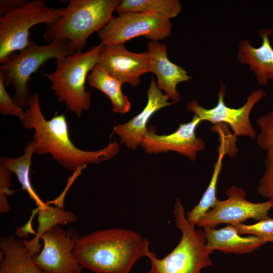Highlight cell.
Returning a JSON list of instances; mask_svg holds the SVG:
<instances>
[{
	"label": "cell",
	"mask_w": 273,
	"mask_h": 273,
	"mask_svg": "<svg viewBox=\"0 0 273 273\" xmlns=\"http://www.w3.org/2000/svg\"><path fill=\"white\" fill-rule=\"evenodd\" d=\"M21 121L25 128L34 130V154H50L54 160L70 171L81 170L88 164L108 160L120 150L117 141L97 151L76 147L70 138L65 115L56 114L50 120L46 119L40 108L38 93L30 94L28 107Z\"/></svg>",
	"instance_id": "obj_1"
},
{
	"label": "cell",
	"mask_w": 273,
	"mask_h": 273,
	"mask_svg": "<svg viewBox=\"0 0 273 273\" xmlns=\"http://www.w3.org/2000/svg\"><path fill=\"white\" fill-rule=\"evenodd\" d=\"M149 251L148 240L139 233L111 228L80 237L73 254L83 268L94 273H130Z\"/></svg>",
	"instance_id": "obj_2"
},
{
	"label": "cell",
	"mask_w": 273,
	"mask_h": 273,
	"mask_svg": "<svg viewBox=\"0 0 273 273\" xmlns=\"http://www.w3.org/2000/svg\"><path fill=\"white\" fill-rule=\"evenodd\" d=\"M121 0H71L60 19L48 25L44 38L48 42L67 40L73 52L82 51L88 37L104 28Z\"/></svg>",
	"instance_id": "obj_3"
},
{
	"label": "cell",
	"mask_w": 273,
	"mask_h": 273,
	"mask_svg": "<svg viewBox=\"0 0 273 273\" xmlns=\"http://www.w3.org/2000/svg\"><path fill=\"white\" fill-rule=\"evenodd\" d=\"M173 214L175 226L181 233L180 240L163 258L150 251L146 256L151 263L147 273H202L203 269L212 265L210 255L214 251L207 247L204 231L196 230L195 225L187 220L179 198L176 199Z\"/></svg>",
	"instance_id": "obj_4"
},
{
	"label": "cell",
	"mask_w": 273,
	"mask_h": 273,
	"mask_svg": "<svg viewBox=\"0 0 273 273\" xmlns=\"http://www.w3.org/2000/svg\"><path fill=\"white\" fill-rule=\"evenodd\" d=\"M104 45L90 47L57 59L55 70L44 76L51 82V89L60 103L79 118L90 106V93L85 88L88 73L98 64L99 53Z\"/></svg>",
	"instance_id": "obj_5"
},
{
	"label": "cell",
	"mask_w": 273,
	"mask_h": 273,
	"mask_svg": "<svg viewBox=\"0 0 273 273\" xmlns=\"http://www.w3.org/2000/svg\"><path fill=\"white\" fill-rule=\"evenodd\" d=\"M74 53L67 40H57L42 46L30 39L29 44L24 50L7 58L1 63L0 74L6 87L11 85L14 88L12 99L15 104L22 108L28 107L30 77L46 62Z\"/></svg>",
	"instance_id": "obj_6"
},
{
	"label": "cell",
	"mask_w": 273,
	"mask_h": 273,
	"mask_svg": "<svg viewBox=\"0 0 273 273\" xmlns=\"http://www.w3.org/2000/svg\"><path fill=\"white\" fill-rule=\"evenodd\" d=\"M46 0H33L0 16V63L30 43L29 30L35 25L58 21L64 8L48 7Z\"/></svg>",
	"instance_id": "obj_7"
},
{
	"label": "cell",
	"mask_w": 273,
	"mask_h": 273,
	"mask_svg": "<svg viewBox=\"0 0 273 273\" xmlns=\"http://www.w3.org/2000/svg\"><path fill=\"white\" fill-rule=\"evenodd\" d=\"M172 26L170 19L156 13L126 12L113 17L97 34L104 46L125 44L141 36L159 41L170 35Z\"/></svg>",
	"instance_id": "obj_8"
},
{
	"label": "cell",
	"mask_w": 273,
	"mask_h": 273,
	"mask_svg": "<svg viewBox=\"0 0 273 273\" xmlns=\"http://www.w3.org/2000/svg\"><path fill=\"white\" fill-rule=\"evenodd\" d=\"M226 88L225 85L221 83L217 94L218 101L214 107L205 108L194 100L187 104V110L194 113L202 121H207L215 125L224 123L230 125L235 137L248 136L256 139L257 135L251 123L250 115L254 106L265 96L266 92L262 89L253 90L247 96L244 105L233 108L227 106L224 102Z\"/></svg>",
	"instance_id": "obj_9"
},
{
	"label": "cell",
	"mask_w": 273,
	"mask_h": 273,
	"mask_svg": "<svg viewBox=\"0 0 273 273\" xmlns=\"http://www.w3.org/2000/svg\"><path fill=\"white\" fill-rule=\"evenodd\" d=\"M225 194L228 198L217 200L214 206L197 222L198 227L214 228L218 224L230 225L242 223L247 219L260 221L267 218L270 210L273 208V200L254 203L246 199L247 195L242 188L232 186Z\"/></svg>",
	"instance_id": "obj_10"
},
{
	"label": "cell",
	"mask_w": 273,
	"mask_h": 273,
	"mask_svg": "<svg viewBox=\"0 0 273 273\" xmlns=\"http://www.w3.org/2000/svg\"><path fill=\"white\" fill-rule=\"evenodd\" d=\"M79 238L74 229L56 225L42 235V249L32 259L45 273H82L83 267L73 254Z\"/></svg>",
	"instance_id": "obj_11"
},
{
	"label": "cell",
	"mask_w": 273,
	"mask_h": 273,
	"mask_svg": "<svg viewBox=\"0 0 273 273\" xmlns=\"http://www.w3.org/2000/svg\"><path fill=\"white\" fill-rule=\"evenodd\" d=\"M201 121L199 117L194 115L190 122L180 123L175 131L169 134H157L154 128L149 127L140 146L147 154L173 151L194 161L196 159L198 152L205 147L203 139L197 137L196 134V128Z\"/></svg>",
	"instance_id": "obj_12"
},
{
	"label": "cell",
	"mask_w": 273,
	"mask_h": 273,
	"mask_svg": "<svg viewBox=\"0 0 273 273\" xmlns=\"http://www.w3.org/2000/svg\"><path fill=\"white\" fill-rule=\"evenodd\" d=\"M98 64L122 84L128 83L133 87L140 84L142 75L151 71L148 52L133 53L127 50L124 44L103 46Z\"/></svg>",
	"instance_id": "obj_13"
},
{
	"label": "cell",
	"mask_w": 273,
	"mask_h": 273,
	"mask_svg": "<svg viewBox=\"0 0 273 273\" xmlns=\"http://www.w3.org/2000/svg\"><path fill=\"white\" fill-rule=\"evenodd\" d=\"M148 101L146 107L128 122L116 125L113 130L121 143L128 148L135 150L147 132V125L152 115L160 109L173 103L169 102V98L158 88L153 76L147 92Z\"/></svg>",
	"instance_id": "obj_14"
},
{
	"label": "cell",
	"mask_w": 273,
	"mask_h": 273,
	"mask_svg": "<svg viewBox=\"0 0 273 273\" xmlns=\"http://www.w3.org/2000/svg\"><path fill=\"white\" fill-rule=\"evenodd\" d=\"M147 51L150 57V72L157 76L158 88L164 91L173 104L178 103L181 99V95L177 90V85L180 82L189 81L192 77L181 67L169 60L166 44L150 40L147 45Z\"/></svg>",
	"instance_id": "obj_15"
},
{
	"label": "cell",
	"mask_w": 273,
	"mask_h": 273,
	"mask_svg": "<svg viewBox=\"0 0 273 273\" xmlns=\"http://www.w3.org/2000/svg\"><path fill=\"white\" fill-rule=\"evenodd\" d=\"M262 43L258 48L252 46L246 39L238 45L237 59L241 64H247L254 72L259 84L265 85L269 80H273V48L269 39L272 29L258 30Z\"/></svg>",
	"instance_id": "obj_16"
},
{
	"label": "cell",
	"mask_w": 273,
	"mask_h": 273,
	"mask_svg": "<svg viewBox=\"0 0 273 273\" xmlns=\"http://www.w3.org/2000/svg\"><path fill=\"white\" fill-rule=\"evenodd\" d=\"M206 246L210 249L237 255L251 253L267 243L254 236L242 237L232 225L215 229L204 227Z\"/></svg>",
	"instance_id": "obj_17"
},
{
	"label": "cell",
	"mask_w": 273,
	"mask_h": 273,
	"mask_svg": "<svg viewBox=\"0 0 273 273\" xmlns=\"http://www.w3.org/2000/svg\"><path fill=\"white\" fill-rule=\"evenodd\" d=\"M0 247V273H45L20 239L13 235L1 238Z\"/></svg>",
	"instance_id": "obj_18"
},
{
	"label": "cell",
	"mask_w": 273,
	"mask_h": 273,
	"mask_svg": "<svg viewBox=\"0 0 273 273\" xmlns=\"http://www.w3.org/2000/svg\"><path fill=\"white\" fill-rule=\"evenodd\" d=\"M38 227L35 237L30 240H23L31 256L40 251L39 243L42 235L57 225H65L75 221L76 215L71 211H66L60 207H54L47 203L37 207Z\"/></svg>",
	"instance_id": "obj_19"
},
{
	"label": "cell",
	"mask_w": 273,
	"mask_h": 273,
	"mask_svg": "<svg viewBox=\"0 0 273 273\" xmlns=\"http://www.w3.org/2000/svg\"><path fill=\"white\" fill-rule=\"evenodd\" d=\"M88 84L104 93L110 99L112 111L125 114L129 111L131 104L122 92V84L111 75L103 67L97 64L87 78Z\"/></svg>",
	"instance_id": "obj_20"
},
{
	"label": "cell",
	"mask_w": 273,
	"mask_h": 273,
	"mask_svg": "<svg viewBox=\"0 0 273 273\" xmlns=\"http://www.w3.org/2000/svg\"><path fill=\"white\" fill-rule=\"evenodd\" d=\"M34 143L29 141L24 149L22 156L14 158L1 157L0 166L14 173L22 190L27 192L30 199L33 200L37 206L44 203L41 200L32 186L30 176V170L32 155L34 154Z\"/></svg>",
	"instance_id": "obj_21"
},
{
	"label": "cell",
	"mask_w": 273,
	"mask_h": 273,
	"mask_svg": "<svg viewBox=\"0 0 273 273\" xmlns=\"http://www.w3.org/2000/svg\"><path fill=\"white\" fill-rule=\"evenodd\" d=\"M226 142L225 139L221 136L218 147V156L214 164L208 186L199 203L186 214L188 221L195 225L200 218L214 206L218 200L216 196V186L222 169L223 159L227 153Z\"/></svg>",
	"instance_id": "obj_22"
},
{
	"label": "cell",
	"mask_w": 273,
	"mask_h": 273,
	"mask_svg": "<svg viewBox=\"0 0 273 273\" xmlns=\"http://www.w3.org/2000/svg\"><path fill=\"white\" fill-rule=\"evenodd\" d=\"M182 10L178 0H122L115 11L126 12H154L169 19L177 17Z\"/></svg>",
	"instance_id": "obj_23"
},
{
	"label": "cell",
	"mask_w": 273,
	"mask_h": 273,
	"mask_svg": "<svg viewBox=\"0 0 273 273\" xmlns=\"http://www.w3.org/2000/svg\"><path fill=\"white\" fill-rule=\"evenodd\" d=\"M232 225L236 229L240 235L250 234L267 242L273 243V218L268 217L252 224H246L242 223Z\"/></svg>",
	"instance_id": "obj_24"
},
{
	"label": "cell",
	"mask_w": 273,
	"mask_h": 273,
	"mask_svg": "<svg viewBox=\"0 0 273 273\" xmlns=\"http://www.w3.org/2000/svg\"><path fill=\"white\" fill-rule=\"evenodd\" d=\"M260 132L257 135L258 146L266 151H273V110L256 120Z\"/></svg>",
	"instance_id": "obj_25"
},
{
	"label": "cell",
	"mask_w": 273,
	"mask_h": 273,
	"mask_svg": "<svg viewBox=\"0 0 273 273\" xmlns=\"http://www.w3.org/2000/svg\"><path fill=\"white\" fill-rule=\"evenodd\" d=\"M257 192L262 197L273 200V151H267L265 170L260 179Z\"/></svg>",
	"instance_id": "obj_26"
},
{
	"label": "cell",
	"mask_w": 273,
	"mask_h": 273,
	"mask_svg": "<svg viewBox=\"0 0 273 273\" xmlns=\"http://www.w3.org/2000/svg\"><path fill=\"white\" fill-rule=\"evenodd\" d=\"M23 108L17 105L8 94L4 84V78L0 74V113L4 116H16L22 119L24 115Z\"/></svg>",
	"instance_id": "obj_27"
},
{
	"label": "cell",
	"mask_w": 273,
	"mask_h": 273,
	"mask_svg": "<svg viewBox=\"0 0 273 273\" xmlns=\"http://www.w3.org/2000/svg\"><path fill=\"white\" fill-rule=\"evenodd\" d=\"M11 172L0 166V212L6 213L10 211L7 196L11 195L15 191L10 189Z\"/></svg>",
	"instance_id": "obj_28"
},
{
	"label": "cell",
	"mask_w": 273,
	"mask_h": 273,
	"mask_svg": "<svg viewBox=\"0 0 273 273\" xmlns=\"http://www.w3.org/2000/svg\"><path fill=\"white\" fill-rule=\"evenodd\" d=\"M28 2L25 0H1L0 15L2 16L11 10L23 6Z\"/></svg>",
	"instance_id": "obj_29"
},
{
	"label": "cell",
	"mask_w": 273,
	"mask_h": 273,
	"mask_svg": "<svg viewBox=\"0 0 273 273\" xmlns=\"http://www.w3.org/2000/svg\"><path fill=\"white\" fill-rule=\"evenodd\" d=\"M271 264L273 266V257H272V261H271Z\"/></svg>",
	"instance_id": "obj_30"
}]
</instances>
